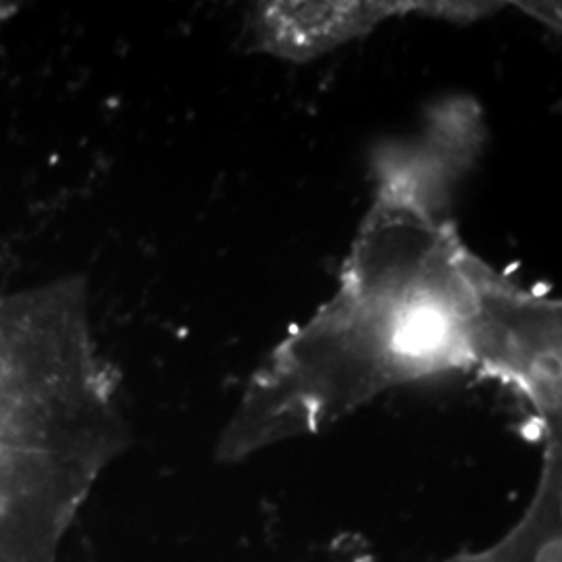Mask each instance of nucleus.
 I'll list each match as a JSON object with an SVG mask.
<instances>
[{
	"label": "nucleus",
	"instance_id": "nucleus-4",
	"mask_svg": "<svg viewBox=\"0 0 562 562\" xmlns=\"http://www.w3.org/2000/svg\"><path fill=\"white\" fill-rule=\"evenodd\" d=\"M521 11L542 21L543 25L561 30V4L557 2H515Z\"/></svg>",
	"mask_w": 562,
	"mask_h": 562
},
{
	"label": "nucleus",
	"instance_id": "nucleus-5",
	"mask_svg": "<svg viewBox=\"0 0 562 562\" xmlns=\"http://www.w3.org/2000/svg\"><path fill=\"white\" fill-rule=\"evenodd\" d=\"M18 4H13V2H0V25L4 23V21L11 20L15 13H18Z\"/></svg>",
	"mask_w": 562,
	"mask_h": 562
},
{
	"label": "nucleus",
	"instance_id": "nucleus-2",
	"mask_svg": "<svg viewBox=\"0 0 562 562\" xmlns=\"http://www.w3.org/2000/svg\"><path fill=\"white\" fill-rule=\"evenodd\" d=\"M127 443L83 278L0 292V562H60L71 525Z\"/></svg>",
	"mask_w": 562,
	"mask_h": 562
},
{
	"label": "nucleus",
	"instance_id": "nucleus-1",
	"mask_svg": "<svg viewBox=\"0 0 562 562\" xmlns=\"http://www.w3.org/2000/svg\"><path fill=\"white\" fill-rule=\"evenodd\" d=\"M482 140L480 106L457 99L378 157L334 296L252 373L220 461L315 436L392 387L450 371L513 387L538 419L561 411V302L496 271L443 215Z\"/></svg>",
	"mask_w": 562,
	"mask_h": 562
},
{
	"label": "nucleus",
	"instance_id": "nucleus-3",
	"mask_svg": "<svg viewBox=\"0 0 562 562\" xmlns=\"http://www.w3.org/2000/svg\"><path fill=\"white\" fill-rule=\"evenodd\" d=\"M504 2L459 0H322L257 2L246 21L252 50L306 63L361 41L382 23L406 15L471 23L501 11Z\"/></svg>",
	"mask_w": 562,
	"mask_h": 562
}]
</instances>
